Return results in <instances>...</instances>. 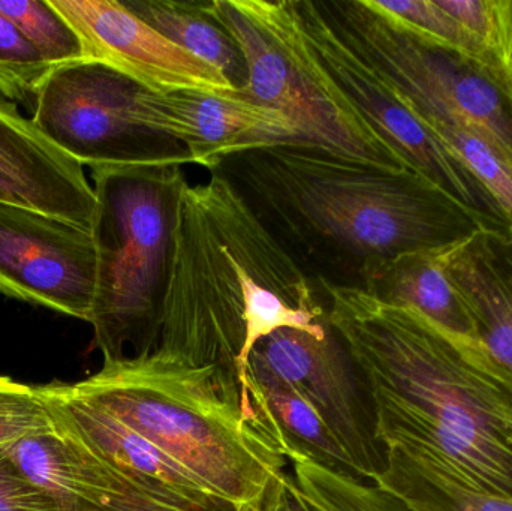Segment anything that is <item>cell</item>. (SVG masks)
<instances>
[{
  "label": "cell",
  "instance_id": "cell-16",
  "mask_svg": "<svg viewBox=\"0 0 512 511\" xmlns=\"http://www.w3.org/2000/svg\"><path fill=\"white\" fill-rule=\"evenodd\" d=\"M439 257L481 344L512 378V231L483 227Z\"/></svg>",
  "mask_w": 512,
  "mask_h": 511
},
{
  "label": "cell",
  "instance_id": "cell-15",
  "mask_svg": "<svg viewBox=\"0 0 512 511\" xmlns=\"http://www.w3.org/2000/svg\"><path fill=\"white\" fill-rule=\"evenodd\" d=\"M0 203L36 210L92 233L96 195L83 165L5 98H0Z\"/></svg>",
  "mask_w": 512,
  "mask_h": 511
},
{
  "label": "cell",
  "instance_id": "cell-9",
  "mask_svg": "<svg viewBox=\"0 0 512 511\" xmlns=\"http://www.w3.org/2000/svg\"><path fill=\"white\" fill-rule=\"evenodd\" d=\"M304 48L363 122L420 174L462 204L484 227L511 230L501 207L468 168L427 129L331 29L315 0H291Z\"/></svg>",
  "mask_w": 512,
  "mask_h": 511
},
{
  "label": "cell",
  "instance_id": "cell-17",
  "mask_svg": "<svg viewBox=\"0 0 512 511\" xmlns=\"http://www.w3.org/2000/svg\"><path fill=\"white\" fill-rule=\"evenodd\" d=\"M6 450L18 470L66 511L102 506L132 485L57 420Z\"/></svg>",
  "mask_w": 512,
  "mask_h": 511
},
{
  "label": "cell",
  "instance_id": "cell-29",
  "mask_svg": "<svg viewBox=\"0 0 512 511\" xmlns=\"http://www.w3.org/2000/svg\"><path fill=\"white\" fill-rule=\"evenodd\" d=\"M0 511H66L56 500L33 485L0 449Z\"/></svg>",
  "mask_w": 512,
  "mask_h": 511
},
{
  "label": "cell",
  "instance_id": "cell-7",
  "mask_svg": "<svg viewBox=\"0 0 512 511\" xmlns=\"http://www.w3.org/2000/svg\"><path fill=\"white\" fill-rule=\"evenodd\" d=\"M210 9L248 63V86L237 95L286 117L298 141L363 164L408 170L310 59L291 0H215Z\"/></svg>",
  "mask_w": 512,
  "mask_h": 511
},
{
  "label": "cell",
  "instance_id": "cell-12",
  "mask_svg": "<svg viewBox=\"0 0 512 511\" xmlns=\"http://www.w3.org/2000/svg\"><path fill=\"white\" fill-rule=\"evenodd\" d=\"M50 2L80 36L86 60L104 63L150 92H234L218 69L165 38L123 2Z\"/></svg>",
  "mask_w": 512,
  "mask_h": 511
},
{
  "label": "cell",
  "instance_id": "cell-1",
  "mask_svg": "<svg viewBox=\"0 0 512 511\" xmlns=\"http://www.w3.org/2000/svg\"><path fill=\"white\" fill-rule=\"evenodd\" d=\"M318 287L366 387L382 449L512 498V378L486 347L358 288Z\"/></svg>",
  "mask_w": 512,
  "mask_h": 511
},
{
  "label": "cell",
  "instance_id": "cell-21",
  "mask_svg": "<svg viewBox=\"0 0 512 511\" xmlns=\"http://www.w3.org/2000/svg\"><path fill=\"white\" fill-rule=\"evenodd\" d=\"M384 453V470L370 483L412 511H512L511 497L462 482L396 447Z\"/></svg>",
  "mask_w": 512,
  "mask_h": 511
},
{
  "label": "cell",
  "instance_id": "cell-31",
  "mask_svg": "<svg viewBox=\"0 0 512 511\" xmlns=\"http://www.w3.org/2000/svg\"><path fill=\"white\" fill-rule=\"evenodd\" d=\"M262 509L265 511H313L288 473L271 489Z\"/></svg>",
  "mask_w": 512,
  "mask_h": 511
},
{
  "label": "cell",
  "instance_id": "cell-23",
  "mask_svg": "<svg viewBox=\"0 0 512 511\" xmlns=\"http://www.w3.org/2000/svg\"><path fill=\"white\" fill-rule=\"evenodd\" d=\"M372 3L420 38L510 75L501 62L436 0H372Z\"/></svg>",
  "mask_w": 512,
  "mask_h": 511
},
{
  "label": "cell",
  "instance_id": "cell-25",
  "mask_svg": "<svg viewBox=\"0 0 512 511\" xmlns=\"http://www.w3.org/2000/svg\"><path fill=\"white\" fill-rule=\"evenodd\" d=\"M0 12L56 68L86 60L80 36L50 0H0Z\"/></svg>",
  "mask_w": 512,
  "mask_h": 511
},
{
  "label": "cell",
  "instance_id": "cell-8",
  "mask_svg": "<svg viewBox=\"0 0 512 511\" xmlns=\"http://www.w3.org/2000/svg\"><path fill=\"white\" fill-rule=\"evenodd\" d=\"M143 89L95 60L57 66L39 90L32 122L54 146L90 168L191 164L182 144L138 119Z\"/></svg>",
  "mask_w": 512,
  "mask_h": 511
},
{
  "label": "cell",
  "instance_id": "cell-13",
  "mask_svg": "<svg viewBox=\"0 0 512 511\" xmlns=\"http://www.w3.org/2000/svg\"><path fill=\"white\" fill-rule=\"evenodd\" d=\"M138 119L146 128L173 138L191 164L212 171L242 150L276 141H298L294 126L277 111L246 101L236 92L183 89L138 95Z\"/></svg>",
  "mask_w": 512,
  "mask_h": 511
},
{
  "label": "cell",
  "instance_id": "cell-18",
  "mask_svg": "<svg viewBox=\"0 0 512 511\" xmlns=\"http://www.w3.org/2000/svg\"><path fill=\"white\" fill-rule=\"evenodd\" d=\"M361 290L379 302L417 312L453 338L480 342L474 318L448 278L439 251L399 255L376 269Z\"/></svg>",
  "mask_w": 512,
  "mask_h": 511
},
{
  "label": "cell",
  "instance_id": "cell-5",
  "mask_svg": "<svg viewBox=\"0 0 512 511\" xmlns=\"http://www.w3.org/2000/svg\"><path fill=\"white\" fill-rule=\"evenodd\" d=\"M183 165L92 168L96 290L90 323L104 362L155 350L170 281Z\"/></svg>",
  "mask_w": 512,
  "mask_h": 511
},
{
  "label": "cell",
  "instance_id": "cell-22",
  "mask_svg": "<svg viewBox=\"0 0 512 511\" xmlns=\"http://www.w3.org/2000/svg\"><path fill=\"white\" fill-rule=\"evenodd\" d=\"M292 480L313 511H412L373 483L316 464L303 455L288 458Z\"/></svg>",
  "mask_w": 512,
  "mask_h": 511
},
{
  "label": "cell",
  "instance_id": "cell-34",
  "mask_svg": "<svg viewBox=\"0 0 512 511\" xmlns=\"http://www.w3.org/2000/svg\"><path fill=\"white\" fill-rule=\"evenodd\" d=\"M261 511H265L264 509H261Z\"/></svg>",
  "mask_w": 512,
  "mask_h": 511
},
{
  "label": "cell",
  "instance_id": "cell-6",
  "mask_svg": "<svg viewBox=\"0 0 512 511\" xmlns=\"http://www.w3.org/2000/svg\"><path fill=\"white\" fill-rule=\"evenodd\" d=\"M336 35L420 120L456 123L512 168L510 75L432 44L372 0H315Z\"/></svg>",
  "mask_w": 512,
  "mask_h": 511
},
{
  "label": "cell",
  "instance_id": "cell-28",
  "mask_svg": "<svg viewBox=\"0 0 512 511\" xmlns=\"http://www.w3.org/2000/svg\"><path fill=\"white\" fill-rule=\"evenodd\" d=\"M436 2L501 62L499 0H436Z\"/></svg>",
  "mask_w": 512,
  "mask_h": 511
},
{
  "label": "cell",
  "instance_id": "cell-24",
  "mask_svg": "<svg viewBox=\"0 0 512 511\" xmlns=\"http://www.w3.org/2000/svg\"><path fill=\"white\" fill-rule=\"evenodd\" d=\"M430 132L468 168L496 201L512 230V168L480 135L465 126L421 120Z\"/></svg>",
  "mask_w": 512,
  "mask_h": 511
},
{
  "label": "cell",
  "instance_id": "cell-30",
  "mask_svg": "<svg viewBox=\"0 0 512 511\" xmlns=\"http://www.w3.org/2000/svg\"><path fill=\"white\" fill-rule=\"evenodd\" d=\"M77 511H246L236 509L227 510H200L192 507L183 506L176 501L167 500V498L158 497L143 491L137 486L131 485L123 494L111 498L108 503L102 506H89Z\"/></svg>",
  "mask_w": 512,
  "mask_h": 511
},
{
  "label": "cell",
  "instance_id": "cell-10",
  "mask_svg": "<svg viewBox=\"0 0 512 511\" xmlns=\"http://www.w3.org/2000/svg\"><path fill=\"white\" fill-rule=\"evenodd\" d=\"M251 360L270 369L315 408L351 459L358 479L373 482L382 473L385 453L376 440L369 395L330 326L322 339L301 330H277L255 345Z\"/></svg>",
  "mask_w": 512,
  "mask_h": 511
},
{
  "label": "cell",
  "instance_id": "cell-20",
  "mask_svg": "<svg viewBox=\"0 0 512 511\" xmlns=\"http://www.w3.org/2000/svg\"><path fill=\"white\" fill-rule=\"evenodd\" d=\"M123 3L165 38L218 69L234 92L248 86L245 54L236 39L216 20L210 2L126 0Z\"/></svg>",
  "mask_w": 512,
  "mask_h": 511
},
{
  "label": "cell",
  "instance_id": "cell-26",
  "mask_svg": "<svg viewBox=\"0 0 512 511\" xmlns=\"http://www.w3.org/2000/svg\"><path fill=\"white\" fill-rule=\"evenodd\" d=\"M54 68L0 12V95L33 113L39 90Z\"/></svg>",
  "mask_w": 512,
  "mask_h": 511
},
{
  "label": "cell",
  "instance_id": "cell-3",
  "mask_svg": "<svg viewBox=\"0 0 512 511\" xmlns=\"http://www.w3.org/2000/svg\"><path fill=\"white\" fill-rule=\"evenodd\" d=\"M280 329L327 335V309L312 276L224 174L188 183L177 207L156 350L236 381L254 419L249 360L255 345Z\"/></svg>",
  "mask_w": 512,
  "mask_h": 511
},
{
  "label": "cell",
  "instance_id": "cell-32",
  "mask_svg": "<svg viewBox=\"0 0 512 511\" xmlns=\"http://www.w3.org/2000/svg\"><path fill=\"white\" fill-rule=\"evenodd\" d=\"M501 12V57L502 65L508 74L512 72V0H499Z\"/></svg>",
  "mask_w": 512,
  "mask_h": 511
},
{
  "label": "cell",
  "instance_id": "cell-2",
  "mask_svg": "<svg viewBox=\"0 0 512 511\" xmlns=\"http://www.w3.org/2000/svg\"><path fill=\"white\" fill-rule=\"evenodd\" d=\"M216 171L325 284L361 290L393 258L451 248L484 227L414 171L363 164L306 141L242 150Z\"/></svg>",
  "mask_w": 512,
  "mask_h": 511
},
{
  "label": "cell",
  "instance_id": "cell-27",
  "mask_svg": "<svg viewBox=\"0 0 512 511\" xmlns=\"http://www.w3.org/2000/svg\"><path fill=\"white\" fill-rule=\"evenodd\" d=\"M56 426L38 387L0 377V449Z\"/></svg>",
  "mask_w": 512,
  "mask_h": 511
},
{
  "label": "cell",
  "instance_id": "cell-14",
  "mask_svg": "<svg viewBox=\"0 0 512 511\" xmlns=\"http://www.w3.org/2000/svg\"><path fill=\"white\" fill-rule=\"evenodd\" d=\"M36 387L54 419L132 485L192 509L227 510L236 507L213 494L174 459L122 420L83 398L72 384L53 381Z\"/></svg>",
  "mask_w": 512,
  "mask_h": 511
},
{
  "label": "cell",
  "instance_id": "cell-11",
  "mask_svg": "<svg viewBox=\"0 0 512 511\" xmlns=\"http://www.w3.org/2000/svg\"><path fill=\"white\" fill-rule=\"evenodd\" d=\"M96 267L90 231L0 203V293L90 323Z\"/></svg>",
  "mask_w": 512,
  "mask_h": 511
},
{
  "label": "cell",
  "instance_id": "cell-4",
  "mask_svg": "<svg viewBox=\"0 0 512 511\" xmlns=\"http://www.w3.org/2000/svg\"><path fill=\"white\" fill-rule=\"evenodd\" d=\"M155 444L213 494L261 511L288 467L273 435L243 410L239 384L159 350L123 357L72 384Z\"/></svg>",
  "mask_w": 512,
  "mask_h": 511
},
{
  "label": "cell",
  "instance_id": "cell-33",
  "mask_svg": "<svg viewBox=\"0 0 512 511\" xmlns=\"http://www.w3.org/2000/svg\"><path fill=\"white\" fill-rule=\"evenodd\" d=\"M510 92H511V99H512V72L510 75Z\"/></svg>",
  "mask_w": 512,
  "mask_h": 511
},
{
  "label": "cell",
  "instance_id": "cell-19",
  "mask_svg": "<svg viewBox=\"0 0 512 511\" xmlns=\"http://www.w3.org/2000/svg\"><path fill=\"white\" fill-rule=\"evenodd\" d=\"M248 386L256 417L273 435L286 459L304 455L322 467L354 474L351 459L333 432L294 387L252 360Z\"/></svg>",
  "mask_w": 512,
  "mask_h": 511
}]
</instances>
